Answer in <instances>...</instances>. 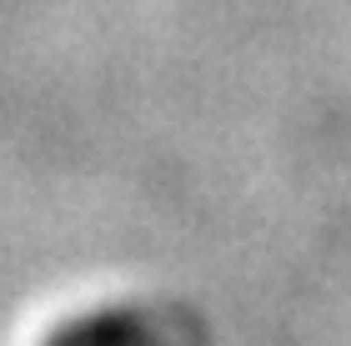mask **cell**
Wrapping results in <instances>:
<instances>
[{"label":"cell","instance_id":"1","mask_svg":"<svg viewBox=\"0 0 351 346\" xmlns=\"http://www.w3.org/2000/svg\"><path fill=\"white\" fill-rule=\"evenodd\" d=\"M45 346H176V341L141 306H95V311L60 321Z\"/></svg>","mask_w":351,"mask_h":346}]
</instances>
